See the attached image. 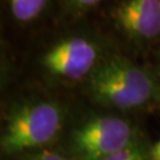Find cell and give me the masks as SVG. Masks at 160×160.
<instances>
[{
    "instance_id": "cell-1",
    "label": "cell",
    "mask_w": 160,
    "mask_h": 160,
    "mask_svg": "<svg viewBox=\"0 0 160 160\" xmlns=\"http://www.w3.org/2000/svg\"><path fill=\"white\" fill-rule=\"evenodd\" d=\"M84 84L92 102L120 112L141 108L158 92V80L147 69L121 56L103 58Z\"/></svg>"
},
{
    "instance_id": "cell-2",
    "label": "cell",
    "mask_w": 160,
    "mask_h": 160,
    "mask_svg": "<svg viewBox=\"0 0 160 160\" xmlns=\"http://www.w3.org/2000/svg\"><path fill=\"white\" fill-rule=\"evenodd\" d=\"M67 109L52 100H30L13 106L4 119L0 149L4 155L40 151L65 127Z\"/></svg>"
},
{
    "instance_id": "cell-3",
    "label": "cell",
    "mask_w": 160,
    "mask_h": 160,
    "mask_svg": "<svg viewBox=\"0 0 160 160\" xmlns=\"http://www.w3.org/2000/svg\"><path fill=\"white\" fill-rule=\"evenodd\" d=\"M139 135L137 128L121 116L88 115L65 134L62 153L70 160H104L125 148Z\"/></svg>"
},
{
    "instance_id": "cell-4",
    "label": "cell",
    "mask_w": 160,
    "mask_h": 160,
    "mask_svg": "<svg viewBox=\"0 0 160 160\" xmlns=\"http://www.w3.org/2000/svg\"><path fill=\"white\" fill-rule=\"evenodd\" d=\"M100 45L87 36L72 34L55 42L40 58V65L51 80H86L102 61Z\"/></svg>"
},
{
    "instance_id": "cell-5",
    "label": "cell",
    "mask_w": 160,
    "mask_h": 160,
    "mask_svg": "<svg viewBox=\"0 0 160 160\" xmlns=\"http://www.w3.org/2000/svg\"><path fill=\"white\" fill-rule=\"evenodd\" d=\"M115 28L135 43L160 38V0H123L110 11Z\"/></svg>"
},
{
    "instance_id": "cell-6",
    "label": "cell",
    "mask_w": 160,
    "mask_h": 160,
    "mask_svg": "<svg viewBox=\"0 0 160 160\" xmlns=\"http://www.w3.org/2000/svg\"><path fill=\"white\" fill-rule=\"evenodd\" d=\"M7 4L16 22L28 24L42 16L50 2L46 0H11Z\"/></svg>"
},
{
    "instance_id": "cell-7",
    "label": "cell",
    "mask_w": 160,
    "mask_h": 160,
    "mask_svg": "<svg viewBox=\"0 0 160 160\" xmlns=\"http://www.w3.org/2000/svg\"><path fill=\"white\" fill-rule=\"evenodd\" d=\"M104 160H153L152 146H149L145 138L139 135L125 148L115 152Z\"/></svg>"
},
{
    "instance_id": "cell-8",
    "label": "cell",
    "mask_w": 160,
    "mask_h": 160,
    "mask_svg": "<svg viewBox=\"0 0 160 160\" xmlns=\"http://www.w3.org/2000/svg\"><path fill=\"white\" fill-rule=\"evenodd\" d=\"M100 4L97 0H67L61 2V10L65 17L78 19L90 13Z\"/></svg>"
},
{
    "instance_id": "cell-9",
    "label": "cell",
    "mask_w": 160,
    "mask_h": 160,
    "mask_svg": "<svg viewBox=\"0 0 160 160\" xmlns=\"http://www.w3.org/2000/svg\"><path fill=\"white\" fill-rule=\"evenodd\" d=\"M22 160H70L64 155L62 152L51 151V149H40L34 152L33 154H30L26 158H23Z\"/></svg>"
},
{
    "instance_id": "cell-10",
    "label": "cell",
    "mask_w": 160,
    "mask_h": 160,
    "mask_svg": "<svg viewBox=\"0 0 160 160\" xmlns=\"http://www.w3.org/2000/svg\"><path fill=\"white\" fill-rule=\"evenodd\" d=\"M152 158L153 160H160V140L152 146Z\"/></svg>"
},
{
    "instance_id": "cell-11",
    "label": "cell",
    "mask_w": 160,
    "mask_h": 160,
    "mask_svg": "<svg viewBox=\"0 0 160 160\" xmlns=\"http://www.w3.org/2000/svg\"><path fill=\"white\" fill-rule=\"evenodd\" d=\"M158 80V92H157V100L160 102V76L159 78H157Z\"/></svg>"
}]
</instances>
